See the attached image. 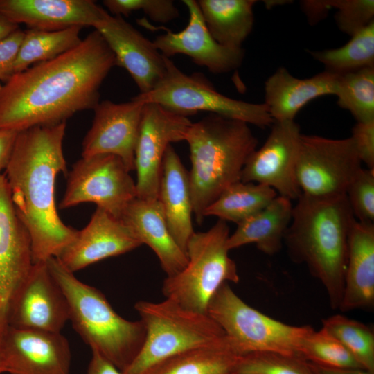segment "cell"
Returning a JSON list of instances; mask_svg holds the SVG:
<instances>
[{
  "mask_svg": "<svg viewBox=\"0 0 374 374\" xmlns=\"http://www.w3.org/2000/svg\"><path fill=\"white\" fill-rule=\"evenodd\" d=\"M116 58L94 29L73 49L14 73L0 88V129L18 132L66 122L99 103Z\"/></svg>",
  "mask_w": 374,
  "mask_h": 374,
  "instance_id": "6da1fadb",
  "label": "cell"
},
{
  "mask_svg": "<svg viewBox=\"0 0 374 374\" xmlns=\"http://www.w3.org/2000/svg\"><path fill=\"white\" fill-rule=\"evenodd\" d=\"M66 122L19 132L5 169L12 203L31 240L33 262L57 258L78 231L58 215L55 182L66 173L62 142Z\"/></svg>",
  "mask_w": 374,
  "mask_h": 374,
  "instance_id": "7a4b0ae2",
  "label": "cell"
},
{
  "mask_svg": "<svg viewBox=\"0 0 374 374\" xmlns=\"http://www.w3.org/2000/svg\"><path fill=\"white\" fill-rule=\"evenodd\" d=\"M284 236L290 259L305 264L323 285L330 307L341 302L348 239L355 220L346 194L315 197L301 193Z\"/></svg>",
  "mask_w": 374,
  "mask_h": 374,
  "instance_id": "3957f363",
  "label": "cell"
},
{
  "mask_svg": "<svg viewBox=\"0 0 374 374\" xmlns=\"http://www.w3.org/2000/svg\"><path fill=\"white\" fill-rule=\"evenodd\" d=\"M184 141L190 149L193 214L202 224L205 210L225 189L240 181L258 140L247 123L209 114L191 123Z\"/></svg>",
  "mask_w": 374,
  "mask_h": 374,
  "instance_id": "277c9868",
  "label": "cell"
},
{
  "mask_svg": "<svg viewBox=\"0 0 374 374\" xmlns=\"http://www.w3.org/2000/svg\"><path fill=\"white\" fill-rule=\"evenodd\" d=\"M46 262L66 298L74 330L91 351L123 372L143 346L146 332L143 322L122 317L99 290L78 279L57 258Z\"/></svg>",
  "mask_w": 374,
  "mask_h": 374,
  "instance_id": "5b68a950",
  "label": "cell"
},
{
  "mask_svg": "<svg viewBox=\"0 0 374 374\" xmlns=\"http://www.w3.org/2000/svg\"><path fill=\"white\" fill-rule=\"evenodd\" d=\"M134 308L146 335L141 351L123 374H146L169 357L227 338L208 314L188 310L170 299L140 301Z\"/></svg>",
  "mask_w": 374,
  "mask_h": 374,
  "instance_id": "8992f818",
  "label": "cell"
},
{
  "mask_svg": "<svg viewBox=\"0 0 374 374\" xmlns=\"http://www.w3.org/2000/svg\"><path fill=\"white\" fill-rule=\"evenodd\" d=\"M229 235L226 222L221 220L206 231L195 232L186 247L187 264L163 283L166 299L207 314L208 303L218 289L224 283L240 281L237 265L226 247Z\"/></svg>",
  "mask_w": 374,
  "mask_h": 374,
  "instance_id": "52a82bcc",
  "label": "cell"
},
{
  "mask_svg": "<svg viewBox=\"0 0 374 374\" xmlns=\"http://www.w3.org/2000/svg\"><path fill=\"white\" fill-rule=\"evenodd\" d=\"M207 314L240 356L268 352L301 357L302 341L313 330L311 326L289 325L262 313L246 303L227 283L211 298Z\"/></svg>",
  "mask_w": 374,
  "mask_h": 374,
  "instance_id": "ba28073f",
  "label": "cell"
},
{
  "mask_svg": "<svg viewBox=\"0 0 374 374\" xmlns=\"http://www.w3.org/2000/svg\"><path fill=\"white\" fill-rule=\"evenodd\" d=\"M165 63L166 71L159 82L152 90L139 93L134 99L143 103H157L185 117L207 112L259 127L273 124L264 103H248L224 96L203 74H186L166 57Z\"/></svg>",
  "mask_w": 374,
  "mask_h": 374,
  "instance_id": "9c48e42d",
  "label": "cell"
},
{
  "mask_svg": "<svg viewBox=\"0 0 374 374\" xmlns=\"http://www.w3.org/2000/svg\"><path fill=\"white\" fill-rule=\"evenodd\" d=\"M118 157L97 154L76 161L69 174L60 208L91 202L120 220L128 204L137 197L136 182Z\"/></svg>",
  "mask_w": 374,
  "mask_h": 374,
  "instance_id": "30bf717a",
  "label": "cell"
},
{
  "mask_svg": "<svg viewBox=\"0 0 374 374\" xmlns=\"http://www.w3.org/2000/svg\"><path fill=\"white\" fill-rule=\"evenodd\" d=\"M361 168L350 137L332 139L301 134L296 166L301 193L315 197L345 195Z\"/></svg>",
  "mask_w": 374,
  "mask_h": 374,
  "instance_id": "8fae6325",
  "label": "cell"
},
{
  "mask_svg": "<svg viewBox=\"0 0 374 374\" xmlns=\"http://www.w3.org/2000/svg\"><path fill=\"white\" fill-rule=\"evenodd\" d=\"M8 326L60 332L69 321V308L46 262L33 263L6 307Z\"/></svg>",
  "mask_w": 374,
  "mask_h": 374,
  "instance_id": "7c38bea8",
  "label": "cell"
},
{
  "mask_svg": "<svg viewBox=\"0 0 374 374\" xmlns=\"http://www.w3.org/2000/svg\"><path fill=\"white\" fill-rule=\"evenodd\" d=\"M190 124L160 105L144 103L134 151L137 198L158 199L165 152L171 143L184 141Z\"/></svg>",
  "mask_w": 374,
  "mask_h": 374,
  "instance_id": "4fadbf2b",
  "label": "cell"
},
{
  "mask_svg": "<svg viewBox=\"0 0 374 374\" xmlns=\"http://www.w3.org/2000/svg\"><path fill=\"white\" fill-rule=\"evenodd\" d=\"M301 133L294 121H274L262 147L247 159L240 181L262 184L290 200L301 195L296 166Z\"/></svg>",
  "mask_w": 374,
  "mask_h": 374,
  "instance_id": "5bb4252c",
  "label": "cell"
},
{
  "mask_svg": "<svg viewBox=\"0 0 374 374\" xmlns=\"http://www.w3.org/2000/svg\"><path fill=\"white\" fill-rule=\"evenodd\" d=\"M0 354L9 374H69L71 352L61 332L21 329L6 324Z\"/></svg>",
  "mask_w": 374,
  "mask_h": 374,
  "instance_id": "9a60e30c",
  "label": "cell"
},
{
  "mask_svg": "<svg viewBox=\"0 0 374 374\" xmlns=\"http://www.w3.org/2000/svg\"><path fill=\"white\" fill-rule=\"evenodd\" d=\"M182 2L188 10V23L179 32L162 28L165 33L152 41L159 53L168 58L177 54L186 55L195 64L205 66L215 74L239 68L244 57V49L224 46L216 42L205 24L197 1Z\"/></svg>",
  "mask_w": 374,
  "mask_h": 374,
  "instance_id": "2e32d148",
  "label": "cell"
},
{
  "mask_svg": "<svg viewBox=\"0 0 374 374\" xmlns=\"http://www.w3.org/2000/svg\"><path fill=\"white\" fill-rule=\"evenodd\" d=\"M144 103L133 98L125 103L99 102L92 125L82 142V157L110 154L134 170V151Z\"/></svg>",
  "mask_w": 374,
  "mask_h": 374,
  "instance_id": "e0dca14e",
  "label": "cell"
},
{
  "mask_svg": "<svg viewBox=\"0 0 374 374\" xmlns=\"http://www.w3.org/2000/svg\"><path fill=\"white\" fill-rule=\"evenodd\" d=\"M114 53L116 65L132 78L140 93L152 90L166 71L165 57L121 16L109 14L95 28Z\"/></svg>",
  "mask_w": 374,
  "mask_h": 374,
  "instance_id": "ac0fdd59",
  "label": "cell"
},
{
  "mask_svg": "<svg viewBox=\"0 0 374 374\" xmlns=\"http://www.w3.org/2000/svg\"><path fill=\"white\" fill-rule=\"evenodd\" d=\"M141 244L121 220L97 207L88 224L78 231L75 238L57 258L66 269L75 273Z\"/></svg>",
  "mask_w": 374,
  "mask_h": 374,
  "instance_id": "d6986e66",
  "label": "cell"
},
{
  "mask_svg": "<svg viewBox=\"0 0 374 374\" xmlns=\"http://www.w3.org/2000/svg\"><path fill=\"white\" fill-rule=\"evenodd\" d=\"M0 14L17 25L44 30L95 28L109 15L91 0H0Z\"/></svg>",
  "mask_w": 374,
  "mask_h": 374,
  "instance_id": "ffe728a7",
  "label": "cell"
},
{
  "mask_svg": "<svg viewBox=\"0 0 374 374\" xmlns=\"http://www.w3.org/2000/svg\"><path fill=\"white\" fill-rule=\"evenodd\" d=\"M33 265L29 233L17 213L6 177L0 174V299L5 315L9 299Z\"/></svg>",
  "mask_w": 374,
  "mask_h": 374,
  "instance_id": "44dd1931",
  "label": "cell"
},
{
  "mask_svg": "<svg viewBox=\"0 0 374 374\" xmlns=\"http://www.w3.org/2000/svg\"><path fill=\"white\" fill-rule=\"evenodd\" d=\"M120 220L142 244L148 245L154 252L166 276H172L184 268L187 255L171 235L159 199L135 198Z\"/></svg>",
  "mask_w": 374,
  "mask_h": 374,
  "instance_id": "7402d4cb",
  "label": "cell"
},
{
  "mask_svg": "<svg viewBox=\"0 0 374 374\" xmlns=\"http://www.w3.org/2000/svg\"><path fill=\"white\" fill-rule=\"evenodd\" d=\"M374 306V224L356 219L348 239L344 287L339 310H371Z\"/></svg>",
  "mask_w": 374,
  "mask_h": 374,
  "instance_id": "603a6c76",
  "label": "cell"
},
{
  "mask_svg": "<svg viewBox=\"0 0 374 374\" xmlns=\"http://www.w3.org/2000/svg\"><path fill=\"white\" fill-rule=\"evenodd\" d=\"M338 76L324 71L300 79L280 67L265 81L263 103L274 122L294 121L299 110L312 100L335 95Z\"/></svg>",
  "mask_w": 374,
  "mask_h": 374,
  "instance_id": "cb8c5ba5",
  "label": "cell"
},
{
  "mask_svg": "<svg viewBox=\"0 0 374 374\" xmlns=\"http://www.w3.org/2000/svg\"><path fill=\"white\" fill-rule=\"evenodd\" d=\"M158 199L171 235L186 253L188 241L195 233L189 172L171 145L163 159Z\"/></svg>",
  "mask_w": 374,
  "mask_h": 374,
  "instance_id": "d4e9b609",
  "label": "cell"
},
{
  "mask_svg": "<svg viewBox=\"0 0 374 374\" xmlns=\"http://www.w3.org/2000/svg\"><path fill=\"white\" fill-rule=\"evenodd\" d=\"M292 200L276 196L265 208L238 224L226 242L229 251L248 244H255L262 253H278L292 219Z\"/></svg>",
  "mask_w": 374,
  "mask_h": 374,
  "instance_id": "484cf974",
  "label": "cell"
},
{
  "mask_svg": "<svg viewBox=\"0 0 374 374\" xmlns=\"http://www.w3.org/2000/svg\"><path fill=\"white\" fill-rule=\"evenodd\" d=\"M205 24L216 42L230 48H242L254 21V0L197 1Z\"/></svg>",
  "mask_w": 374,
  "mask_h": 374,
  "instance_id": "4316f807",
  "label": "cell"
},
{
  "mask_svg": "<svg viewBox=\"0 0 374 374\" xmlns=\"http://www.w3.org/2000/svg\"><path fill=\"white\" fill-rule=\"evenodd\" d=\"M241 357L226 338L169 357L146 374H234Z\"/></svg>",
  "mask_w": 374,
  "mask_h": 374,
  "instance_id": "83f0119b",
  "label": "cell"
},
{
  "mask_svg": "<svg viewBox=\"0 0 374 374\" xmlns=\"http://www.w3.org/2000/svg\"><path fill=\"white\" fill-rule=\"evenodd\" d=\"M276 196L271 188L253 182L237 181L205 210L204 217L216 216L237 224L265 208Z\"/></svg>",
  "mask_w": 374,
  "mask_h": 374,
  "instance_id": "f1b7e54d",
  "label": "cell"
},
{
  "mask_svg": "<svg viewBox=\"0 0 374 374\" xmlns=\"http://www.w3.org/2000/svg\"><path fill=\"white\" fill-rule=\"evenodd\" d=\"M82 27L73 26L58 30L29 28L24 31L14 64V73L52 60L77 46L82 41Z\"/></svg>",
  "mask_w": 374,
  "mask_h": 374,
  "instance_id": "f546056e",
  "label": "cell"
},
{
  "mask_svg": "<svg viewBox=\"0 0 374 374\" xmlns=\"http://www.w3.org/2000/svg\"><path fill=\"white\" fill-rule=\"evenodd\" d=\"M310 53L323 64L325 71L337 75L374 67V21L341 47Z\"/></svg>",
  "mask_w": 374,
  "mask_h": 374,
  "instance_id": "4dcf8cb0",
  "label": "cell"
},
{
  "mask_svg": "<svg viewBox=\"0 0 374 374\" xmlns=\"http://www.w3.org/2000/svg\"><path fill=\"white\" fill-rule=\"evenodd\" d=\"M335 96L337 105L357 122L374 121V67L339 75Z\"/></svg>",
  "mask_w": 374,
  "mask_h": 374,
  "instance_id": "1f68e13d",
  "label": "cell"
},
{
  "mask_svg": "<svg viewBox=\"0 0 374 374\" xmlns=\"http://www.w3.org/2000/svg\"><path fill=\"white\" fill-rule=\"evenodd\" d=\"M322 328L341 343L363 369L374 373L373 327L344 315L335 314L322 320Z\"/></svg>",
  "mask_w": 374,
  "mask_h": 374,
  "instance_id": "d6a6232c",
  "label": "cell"
},
{
  "mask_svg": "<svg viewBox=\"0 0 374 374\" xmlns=\"http://www.w3.org/2000/svg\"><path fill=\"white\" fill-rule=\"evenodd\" d=\"M299 355L305 360L323 366L362 368L343 344L322 328L318 331L313 329L304 337Z\"/></svg>",
  "mask_w": 374,
  "mask_h": 374,
  "instance_id": "836d02e7",
  "label": "cell"
},
{
  "mask_svg": "<svg viewBox=\"0 0 374 374\" xmlns=\"http://www.w3.org/2000/svg\"><path fill=\"white\" fill-rule=\"evenodd\" d=\"M234 374H316L310 362L299 356L255 353L241 357Z\"/></svg>",
  "mask_w": 374,
  "mask_h": 374,
  "instance_id": "e575fe53",
  "label": "cell"
},
{
  "mask_svg": "<svg viewBox=\"0 0 374 374\" xmlns=\"http://www.w3.org/2000/svg\"><path fill=\"white\" fill-rule=\"evenodd\" d=\"M346 195L355 218L374 222V169L361 168L350 182Z\"/></svg>",
  "mask_w": 374,
  "mask_h": 374,
  "instance_id": "d590c367",
  "label": "cell"
},
{
  "mask_svg": "<svg viewBox=\"0 0 374 374\" xmlns=\"http://www.w3.org/2000/svg\"><path fill=\"white\" fill-rule=\"evenodd\" d=\"M339 30L350 37L374 21L373 0H332Z\"/></svg>",
  "mask_w": 374,
  "mask_h": 374,
  "instance_id": "8d00e7d4",
  "label": "cell"
},
{
  "mask_svg": "<svg viewBox=\"0 0 374 374\" xmlns=\"http://www.w3.org/2000/svg\"><path fill=\"white\" fill-rule=\"evenodd\" d=\"M103 3L114 16H128L134 11L142 10L158 23H168L179 15L171 0H105Z\"/></svg>",
  "mask_w": 374,
  "mask_h": 374,
  "instance_id": "74e56055",
  "label": "cell"
},
{
  "mask_svg": "<svg viewBox=\"0 0 374 374\" xmlns=\"http://www.w3.org/2000/svg\"><path fill=\"white\" fill-rule=\"evenodd\" d=\"M350 138L362 163L374 169V121L357 122Z\"/></svg>",
  "mask_w": 374,
  "mask_h": 374,
  "instance_id": "f35d334b",
  "label": "cell"
},
{
  "mask_svg": "<svg viewBox=\"0 0 374 374\" xmlns=\"http://www.w3.org/2000/svg\"><path fill=\"white\" fill-rule=\"evenodd\" d=\"M24 35L20 28L0 41V80L6 82L14 74V64Z\"/></svg>",
  "mask_w": 374,
  "mask_h": 374,
  "instance_id": "ab89813d",
  "label": "cell"
},
{
  "mask_svg": "<svg viewBox=\"0 0 374 374\" xmlns=\"http://www.w3.org/2000/svg\"><path fill=\"white\" fill-rule=\"evenodd\" d=\"M300 5L311 25L325 18L332 8V0H305L301 1Z\"/></svg>",
  "mask_w": 374,
  "mask_h": 374,
  "instance_id": "60d3db41",
  "label": "cell"
},
{
  "mask_svg": "<svg viewBox=\"0 0 374 374\" xmlns=\"http://www.w3.org/2000/svg\"><path fill=\"white\" fill-rule=\"evenodd\" d=\"M18 134L12 130L0 129V172L6 168L10 160Z\"/></svg>",
  "mask_w": 374,
  "mask_h": 374,
  "instance_id": "b9f144b4",
  "label": "cell"
},
{
  "mask_svg": "<svg viewBox=\"0 0 374 374\" xmlns=\"http://www.w3.org/2000/svg\"><path fill=\"white\" fill-rule=\"evenodd\" d=\"M91 352V358L85 374H123L99 353Z\"/></svg>",
  "mask_w": 374,
  "mask_h": 374,
  "instance_id": "7bdbcfd3",
  "label": "cell"
},
{
  "mask_svg": "<svg viewBox=\"0 0 374 374\" xmlns=\"http://www.w3.org/2000/svg\"><path fill=\"white\" fill-rule=\"evenodd\" d=\"M310 363L316 374H374L362 368H336Z\"/></svg>",
  "mask_w": 374,
  "mask_h": 374,
  "instance_id": "ee69618b",
  "label": "cell"
},
{
  "mask_svg": "<svg viewBox=\"0 0 374 374\" xmlns=\"http://www.w3.org/2000/svg\"><path fill=\"white\" fill-rule=\"evenodd\" d=\"M19 28V26L10 21L0 14V41Z\"/></svg>",
  "mask_w": 374,
  "mask_h": 374,
  "instance_id": "f6af8a7d",
  "label": "cell"
},
{
  "mask_svg": "<svg viewBox=\"0 0 374 374\" xmlns=\"http://www.w3.org/2000/svg\"><path fill=\"white\" fill-rule=\"evenodd\" d=\"M265 6H267V8H270L272 6H277L278 4L282 5L283 3H287V2L288 1H265Z\"/></svg>",
  "mask_w": 374,
  "mask_h": 374,
  "instance_id": "bcb514c9",
  "label": "cell"
},
{
  "mask_svg": "<svg viewBox=\"0 0 374 374\" xmlns=\"http://www.w3.org/2000/svg\"><path fill=\"white\" fill-rule=\"evenodd\" d=\"M6 324H7V323H6V317L4 316L3 314L0 312V338H1V334H2V332H3L5 326H6Z\"/></svg>",
  "mask_w": 374,
  "mask_h": 374,
  "instance_id": "7dc6e473",
  "label": "cell"
},
{
  "mask_svg": "<svg viewBox=\"0 0 374 374\" xmlns=\"http://www.w3.org/2000/svg\"><path fill=\"white\" fill-rule=\"evenodd\" d=\"M2 373H6V369L3 359L0 354V374Z\"/></svg>",
  "mask_w": 374,
  "mask_h": 374,
  "instance_id": "c3c4849f",
  "label": "cell"
},
{
  "mask_svg": "<svg viewBox=\"0 0 374 374\" xmlns=\"http://www.w3.org/2000/svg\"><path fill=\"white\" fill-rule=\"evenodd\" d=\"M1 305H2V303H1V300L0 299V312H1Z\"/></svg>",
  "mask_w": 374,
  "mask_h": 374,
  "instance_id": "681fc988",
  "label": "cell"
},
{
  "mask_svg": "<svg viewBox=\"0 0 374 374\" xmlns=\"http://www.w3.org/2000/svg\"><path fill=\"white\" fill-rule=\"evenodd\" d=\"M1 83H0V88H1Z\"/></svg>",
  "mask_w": 374,
  "mask_h": 374,
  "instance_id": "f907efd6",
  "label": "cell"
}]
</instances>
